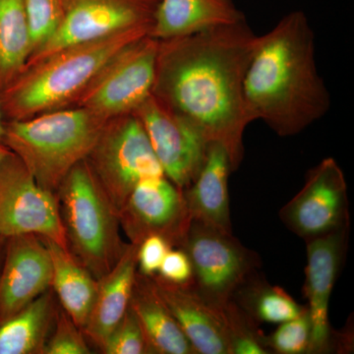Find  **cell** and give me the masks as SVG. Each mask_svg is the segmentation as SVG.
<instances>
[{
	"instance_id": "obj_10",
	"label": "cell",
	"mask_w": 354,
	"mask_h": 354,
	"mask_svg": "<svg viewBox=\"0 0 354 354\" xmlns=\"http://www.w3.org/2000/svg\"><path fill=\"white\" fill-rule=\"evenodd\" d=\"M279 218L305 241L351 227L346 177L335 158H324L307 172L304 187L281 209Z\"/></svg>"
},
{
	"instance_id": "obj_4",
	"label": "cell",
	"mask_w": 354,
	"mask_h": 354,
	"mask_svg": "<svg viewBox=\"0 0 354 354\" xmlns=\"http://www.w3.org/2000/svg\"><path fill=\"white\" fill-rule=\"evenodd\" d=\"M81 106L4 121L3 144L44 189L57 193L64 177L87 158L106 121Z\"/></svg>"
},
{
	"instance_id": "obj_33",
	"label": "cell",
	"mask_w": 354,
	"mask_h": 354,
	"mask_svg": "<svg viewBox=\"0 0 354 354\" xmlns=\"http://www.w3.org/2000/svg\"><path fill=\"white\" fill-rule=\"evenodd\" d=\"M4 137V120L2 116L1 109H0V143L3 144Z\"/></svg>"
},
{
	"instance_id": "obj_11",
	"label": "cell",
	"mask_w": 354,
	"mask_h": 354,
	"mask_svg": "<svg viewBox=\"0 0 354 354\" xmlns=\"http://www.w3.org/2000/svg\"><path fill=\"white\" fill-rule=\"evenodd\" d=\"M346 227L306 242L304 297L312 325L310 354L346 353L353 348L351 332L333 330L329 320L330 298L348 250Z\"/></svg>"
},
{
	"instance_id": "obj_24",
	"label": "cell",
	"mask_w": 354,
	"mask_h": 354,
	"mask_svg": "<svg viewBox=\"0 0 354 354\" xmlns=\"http://www.w3.org/2000/svg\"><path fill=\"white\" fill-rule=\"evenodd\" d=\"M31 53L24 0H0V92L24 71Z\"/></svg>"
},
{
	"instance_id": "obj_22",
	"label": "cell",
	"mask_w": 354,
	"mask_h": 354,
	"mask_svg": "<svg viewBox=\"0 0 354 354\" xmlns=\"http://www.w3.org/2000/svg\"><path fill=\"white\" fill-rule=\"evenodd\" d=\"M57 309L50 288L0 322V354H43Z\"/></svg>"
},
{
	"instance_id": "obj_7",
	"label": "cell",
	"mask_w": 354,
	"mask_h": 354,
	"mask_svg": "<svg viewBox=\"0 0 354 354\" xmlns=\"http://www.w3.org/2000/svg\"><path fill=\"white\" fill-rule=\"evenodd\" d=\"M178 248L192 265L191 286L209 304L223 308L254 272L260 271L259 255L247 248L232 232L191 220Z\"/></svg>"
},
{
	"instance_id": "obj_18",
	"label": "cell",
	"mask_w": 354,
	"mask_h": 354,
	"mask_svg": "<svg viewBox=\"0 0 354 354\" xmlns=\"http://www.w3.org/2000/svg\"><path fill=\"white\" fill-rule=\"evenodd\" d=\"M232 171L225 147L209 142L201 171L183 190L191 220L232 232L228 196V177Z\"/></svg>"
},
{
	"instance_id": "obj_19",
	"label": "cell",
	"mask_w": 354,
	"mask_h": 354,
	"mask_svg": "<svg viewBox=\"0 0 354 354\" xmlns=\"http://www.w3.org/2000/svg\"><path fill=\"white\" fill-rule=\"evenodd\" d=\"M244 19L232 0H158L150 36L178 38Z\"/></svg>"
},
{
	"instance_id": "obj_8",
	"label": "cell",
	"mask_w": 354,
	"mask_h": 354,
	"mask_svg": "<svg viewBox=\"0 0 354 354\" xmlns=\"http://www.w3.org/2000/svg\"><path fill=\"white\" fill-rule=\"evenodd\" d=\"M158 39L150 35L123 48L102 69L73 106L111 120L134 113L152 95Z\"/></svg>"
},
{
	"instance_id": "obj_34",
	"label": "cell",
	"mask_w": 354,
	"mask_h": 354,
	"mask_svg": "<svg viewBox=\"0 0 354 354\" xmlns=\"http://www.w3.org/2000/svg\"><path fill=\"white\" fill-rule=\"evenodd\" d=\"M6 239H0V267H1L2 260H3L4 248H6Z\"/></svg>"
},
{
	"instance_id": "obj_17",
	"label": "cell",
	"mask_w": 354,
	"mask_h": 354,
	"mask_svg": "<svg viewBox=\"0 0 354 354\" xmlns=\"http://www.w3.org/2000/svg\"><path fill=\"white\" fill-rule=\"evenodd\" d=\"M138 245L128 243L113 269L97 279V293L83 333L100 349L127 313L136 279Z\"/></svg>"
},
{
	"instance_id": "obj_3",
	"label": "cell",
	"mask_w": 354,
	"mask_h": 354,
	"mask_svg": "<svg viewBox=\"0 0 354 354\" xmlns=\"http://www.w3.org/2000/svg\"><path fill=\"white\" fill-rule=\"evenodd\" d=\"M152 27L135 28L88 43L74 44L26 67L0 92L4 121L22 120L70 108L123 48L149 36Z\"/></svg>"
},
{
	"instance_id": "obj_35",
	"label": "cell",
	"mask_w": 354,
	"mask_h": 354,
	"mask_svg": "<svg viewBox=\"0 0 354 354\" xmlns=\"http://www.w3.org/2000/svg\"><path fill=\"white\" fill-rule=\"evenodd\" d=\"M0 239H2L1 237H0Z\"/></svg>"
},
{
	"instance_id": "obj_31",
	"label": "cell",
	"mask_w": 354,
	"mask_h": 354,
	"mask_svg": "<svg viewBox=\"0 0 354 354\" xmlns=\"http://www.w3.org/2000/svg\"><path fill=\"white\" fill-rule=\"evenodd\" d=\"M157 274L174 285H191L193 270L187 254L183 249L171 248L165 255Z\"/></svg>"
},
{
	"instance_id": "obj_6",
	"label": "cell",
	"mask_w": 354,
	"mask_h": 354,
	"mask_svg": "<svg viewBox=\"0 0 354 354\" xmlns=\"http://www.w3.org/2000/svg\"><path fill=\"white\" fill-rule=\"evenodd\" d=\"M86 160L118 214L140 181L165 176L133 113L106 121Z\"/></svg>"
},
{
	"instance_id": "obj_27",
	"label": "cell",
	"mask_w": 354,
	"mask_h": 354,
	"mask_svg": "<svg viewBox=\"0 0 354 354\" xmlns=\"http://www.w3.org/2000/svg\"><path fill=\"white\" fill-rule=\"evenodd\" d=\"M312 325L308 308L301 315L279 324L272 334L266 335V348L270 354H310Z\"/></svg>"
},
{
	"instance_id": "obj_16",
	"label": "cell",
	"mask_w": 354,
	"mask_h": 354,
	"mask_svg": "<svg viewBox=\"0 0 354 354\" xmlns=\"http://www.w3.org/2000/svg\"><path fill=\"white\" fill-rule=\"evenodd\" d=\"M158 295L197 354H232L223 310L209 304L191 286L151 277Z\"/></svg>"
},
{
	"instance_id": "obj_25",
	"label": "cell",
	"mask_w": 354,
	"mask_h": 354,
	"mask_svg": "<svg viewBox=\"0 0 354 354\" xmlns=\"http://www.w3.org/2000/svg\"><path fill=\"white\" fill-rule=\"evenodd\" d=\"M24 7L32 57L55 36L64 22L65 0H24Z\"/></svg>"
},
{
	"instance_id": "obj_20",
	"label": "cell",
	"mask_w": 354,
	"mask_h": 354,
	"mask_svg": "<svg viewBox=\"0 0 354 354\" xmlns=\"http://www.w3.org/2000/svg\"><path fill=\"white\" fill-rule=\"evenodd\" d=\"M130 307L141 324L151 353L197 354L158 295L151 277L137 272Z\"/></svg>"
},
{
	"instance_id": "obj_9",
	"label": "cell",
	"mask_w": 354,
	"mask_h": 354,
	"mask_svg": "<svg viewBox=\"0 0 354 354\" xmlns=\"http://www.w3.org/2000/svg\"><path fill=\"white\" fill-rule=\"evenodd\" d=\"M23 234L68 249L57 195L41 187L11 153L0 164V237Z\"/></svg>"
},
{
	"instance_id": "obj_36",
	"label": "cell",
	"mask_w": 354,
	"mask_h": 354,
	"mask_svg": "<svg viewBox=\"0 0 354 354\" xmlns=\"http://www.w3.org/2000/svg\"><path fill=\"white\" fill-rule=\"evenodd\" d=\"M157 1H158V0H157Z\"/></svg>"
},
{
	"instance_id": "obj_5",
	"label": "cell",
	"mask_w": 354,
	"mask_h": 354,
	"mask_svg": "<svg viewBox=\"0 0 354 354\" xmlns=\"http://www.w3.org/2000/svg\"><path fill=\"white\" fill-rule=\"evenodd\" d=\"M55 195L70 252L95 279L102 278L128 243L121 241L118 212L87 160L67 174Z\"/></svg>"
},
{
	"instance_id": "obj_2",
	"label": "cell",
	"mask_w": 354,
	"mask_h": 354,
	"mask_svg": "<svg viewBox=\"0 0 354 354\" xmlns=\"http://www.w3.org/2000/svg\"><path fill=\"white\" fill-rule=\"evenodd\" d=\"M244 100L251 122L264 121L281 137L299 134L329 113L330 95L317 69L315 36L304 12L286 14L258 36Z\"/></svg>"
},
{
	"instance_id": "obj_23",
	"label": "cell",
	"mask_w": 354,
	"mask_h": 354,
	"mask_svg": "<svg viewBox=\"0 0 354 354\" xmlns=\"http://www.w3.org/2000/svg\"><path fill=\"white\" fill-rule=\"evenodd\" d=\"M230 300L258 325H279L297 318L307 310V305L298 304L281 286L268 283L259 271L249 277Z\"/></svg>"
},
{
	"instance_id": "obj_21",
	"label": "cell",
	"mask_w": 354,
	"mask_h": 354,
	"mask_svg": "<svg viewBox=\"0 0 354 354\" xmlns=\"http://www.w3.org/2000/svg\"><path fill=\"white\" fill-rule=\"evenodd\" d=\"M43 239L53 265L51 290L60 307L83 330L97 293V279L72 255L69 249Z\"/></svg>"
},
{
	"instance_id": "obj_29",
	"label": "cell",
	"mask_w": 354,
	"mask_h": 354,
	"mask_svg": "<svg viewBox=\"0 0 354 354\" xmlns=\"http://www.w3.org/2000/svg\"><path fill=\"white\" fill-rule=\"evenodd\" d=\"M88 353L91 349L83 330L59 307L43 354Z\"/></svg>"
},
{
	"instance_id": "obj_1",
	"label": "cell",
	"mask_w": 354,
	"mask_h": 354,
	"mask_svg": "<svg viewBox=\"0 0 354 354\" xmlns=\"http://www.w3.org/2000/svg\"><path fill=\"white\" fill-rule=\"evenodd\" d=\"M258 36L245 19L188 36L158 41L152 94L225 147L232 171L244 157L251 123L244 80Z\"/></svg>"
},
{
	"instance_id": "obj_12",
	"label": "cell",
	"mask_w": 354,
	"mask_h": 354,
	"mask_svg": "<svg viewBox=\"0 0 354 354\" xmlns=\"http://www.w3.org/2000/svg\"><path fill=\"white\" fill-rule=\"evenodd\" d=\"M157 4V0H65L64 22L55 36L29 58L26 67L66 46L135 28L153 27Z\"/></svg>"
},
{
	"instance_id": "obj_30",
	"label": "cell",
	"mask_w": 354,
	"mask_h": 354,
	"mask_svg": "<svg viewBox=\"0 0 354 354\" xmlns=\"http://www.w3.org/2000/svg\"><path fill=\"white\" fill-rule=\"evenodd\" d=\"M174 248L165 237L153 234L146 237L138 245L137 267L141 274L152 277L157 274L165 255Z\"/></svg>"
},
{
	"instance_id": "obj_26",
	"label": "cell",
	"mask_w": 354,
	"mask_h": 354,
	"mask_svg": "<svg viewBox=\"0 0 354 354\" xmlns=\"http://www.w3.org/2000/svg\"><path fill=\"white\" fill-rule=\"evenodd\" d=\"M227 321L232 354H270L266 348L265 334L232 300L221 308Z\"/></svg>"
},
{
	"instance_id": "obj_32",
	"label": "cell",
	"mask_w": 354,
	"mask_h": 354,
	"mask_svg": "<svg viewBox=\"0 0 354 354\" xmlns=\"http://www.w3.org/2000/svg\"><path fill=\"white\" fill-rule=\"evenodd\" d=\"M11 153L12 152H11L4 144L0 143V164H1Z\"/></svg>"
},
{
	"instance_id": "obj_14",
	"label": "cell",
	"mask_w": 354,
	"mask_h": 354,
	"mask_svg": "<svg viewBox=\"0 0 354 354\" xmlns=\"http://www.w3.org/2000/svg\"><path fill=\"white\" fill-rule=\"evenodd\" d=\"M118 220L130 243L139 245L157 234L178 248L191 216L183 191L164 176L140 181L118 212Z\"/></svg>"
},
{
	"instance_id": "obj_13",
	"label": "cell",
	"mask_w": 354,
	"mask_h": 354,
	"mask_svg": "<svg viewBox=\"0 0 354 354\" xmlns=\"http://www.w3.org/2000/svg\"><path fill=\"white\" fill-rule=\"evenodd\" d=\"M133 114L143 125L165 176L179 189H186L204 165L208 140L153 94Z\"/></svg>"
},
{
	"instance_id": "obj_28",
	"label": "cell",
	"mask_w": 354,
	"mask_h": 354,
	"mask_svg": "<svg viewBox=\"0 0 354 354\" xmlns=\"http://www.w3.org/2000/svg\"><path fill=\"white\" fill-rule=\"evenodd\" d=\"M101 351L106 354L151 353L141 324L131 307L106 337Z\"/></svg>"
},
{
	"instance_id": "obj_15",
	"label": "cell",
	"mask_w": 354,
	"mask_h": 354,
	"mask_svg": "<svg viewBox=\"0 0 354 354\" xmlns=\"http://www.w3.org/2000/svg\"><path fill=\"white\" fill-rule=\"evenodd\" d=\"M53 265L48 247L34 234L6 239L0 267V322L50 290Z\"/></svg>"
}]
</instances>
